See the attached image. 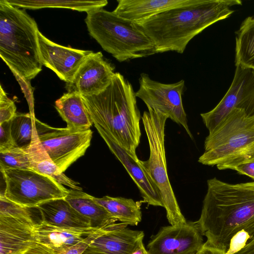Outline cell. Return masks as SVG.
<instances>
[{
	"mask_svg": "<svg viewBox=\"0 0 254 254\" xmlns=\"http://www.w3.org/2000/svg\"><path fill=\"white\" fill-rule=\"evenodd\" d=\"M207 184L196 222L207 244L234 254L254 237V182L232 184L213 178Z\"/></svg>",
	"mask_w": 254,
	"mask_h": 254,
	"instance_id": "cell-1",
	"label": "cell"
},
{
	"mask_svg": "<svg viewBox=\"0 0 254 254\" xmlns=\"http://www.w3.org/2000/svg\"><path fill=\"white\" fill-rule=\"evenodd\" d=\"M241 4L239 0H190L136 24L153 43L157 53L182 54L194 37L229 17L234 12L231 7Z\"/></svg>",
	"mask_w": 254,
	"mask_h": 254,
	"instance_id": "cell-2",
	"label": "cell"
},
{
	"mask_svg": "<svg viewBox=\"0 0 254 254\" xmlns=\"http://www.w3.org/2000/svg\"><path fill=\"white\" fill-rule=\"evenodd\" d=\"M94 127L102 137H108L138 158L136 149L141 137L140 114L135 92L130 82L115 72L101 93L82 96Z\"/></svg>",
	"mask_w": 254,
	"mask_h": 254,
	"instance_id": "cell-3",
	"label": "cell"
},
{
	"mask_svg": "<svg viewBox=\"0 0 254 254\" xmlns=\"http://www.w3.org/2000/svg\"><path fill=\"white\" fill-rule=\"evenodd\" d=\"M38 31L24 9L0 0V56L17 79L30 83L42 70Z\"/></svg>",
	"mask_w": 254,
	"mask_h": 254,
	"instance_id": "cell-4",
	"label": "cell"
},
{
	"mask_svg": "<svg viewBox=\"0 0 254 254\" xmlns=\"http://www.w3.org/2000/svg\"><path fill=\"white\" fill-rule=\"evenodd\" d=\"M254 159V117L235 108L206 137L204 151L199 163L232 169L236 165Z\"/></svg>",
	"mask_w": 254,
	"mask_h": 254,
	"instance_id": "cell-5",
	"label": "cell"
},
{
	"mask_svg": "<svg viewBox=\"0 0 254 254\" xmlns=\"http://www.w3.org/2000/svg\"><path fill=\"white\" fill-rule=\"evenodd\" d=\"M85 22L89 34L117 61L157 54L150 38L136 23L103 8L87 12Z\"/></svg>",
	"mask_w": 254,
	"mask_h": 254,
	"instance_id": "cell-6",
	"label": "cell"
},
{
	"mask_svg": "<svg viewBox=\"0 0 254 254\" xmlns=\"http://www.w3.org/2000/svg\"><path fill=\"white\" fill-rule=\"evenodd\" d=\"M142 121L148 141L150 154L146 161L139 162L160 197L171 225L187 222L178 205L168 175L165 147V127L168 117L161 112L147 108Z\"/></svg>",
	"mask_w": 254,
	"mask_h": 254,
	"instance_id": "cell-7",
	"label": "cell"
},
{
	"mask_svg": "<svg viewBox=\"0 0 254 254\" xmlns=\"http://www.w3.org/2000/svg\"><path fill=\"white\" fill-rule=\"evenodd\" d=\"M5 188L3 194L23 206L36 207L46 201L64 198L68 189L53 178L32 169L0 170Z\"/></svg>",
	"mask_w": 254,
	"mask_h": 254,
	"instance_id": "cell-8",
	"label": "cell"
},
{
	"mask_svg": "<svg viewBox=\"0 0 254 254\" xmlns=\"http://www.w3.org/2000/svg\"><path fill=\"white\" fill-rule=\"evenodd\" d=\"M36 127L39 139L46 152L64 172L71 165L85 154L90 145L92 131L79 132L66 128H55L36 118Z\"/></svg>",
	"mask_w": 254,
	"mask_h": 254,
	"instance_id": "cell-9",
	"label": "cell"
},
{
	"mask_svg": "<svg viewBox=\"0 0 254 254\" xmlns=\"http://www.w3.org/2000/svg\"><path fill=\"white\" fill-rule=\"evenodd\" d=\"M139 83L136 97L142 100L147 108L161 112L181 125L192 139L182 102L185 81L165 84L153 80L147 74L142 73L139 78Z\"/></svg>",
	"mask_w": 254,
	"mask_h": 254,
	"instance_id": "cell-10",
	"label": "cell"
},
{
	"mask_svg": "<svg viewBox=\"0 0 254 254\" xmlns=\"http://www.w3.org/2000/svg\"><path fill=\"white\" fill-rule=\"evenodd\" d=\"M236 66L233 81L224 97L212 110L200 114L209 133L235 108L254 117V69Z\"/></svg>",
	"mask_w": 254,
	"mask_h": 254,
	"instance_id": "cell-11",
	"label": "cell"
},
{
	"mask_svg": "<svg viewBox=\"0 0 254 254\" xmlns=\"http://www.w3.org/2000/svg\"><path fill=\"white\" fill-rule=\"evenodd\" d=\"M204 243L198 224H184L161 227L147 245L150 254H197Z\"/></svg>",
	"mask_w": 254,
	"mask_h": 254,
	"instance_id": "cell-12",
	"label": "cell"
},
{
	"mask_svg": "<svg viewBox=\"0 0 254 254\" xmlns=\"http://www.w3.org/2000/svg\"><path fill=\"white\" fill-rule=\"evenodd\" d=\"M114 66L101 52H93L82 63L72 80L66 83L67 92L82 96L97 95L109 86L115 74Z\"/></svg>",
	"mask_w": 254,
	"mask_h": 254,
	"instance_id": "cell-13",
	"label": "cell"
},
{
	"mask_svg": "<svg viewBox=\"0 0 254 254\" xmlns=\"http://www.w3.org/2000/svg\"><path fill=\"white\" fill-rule=\"evenodd\" d=\"M38 40L42 65L53 71L66 83L72 80L81 64L93 52L61 46L46 38L39 31Z\"/></svg>",
	"mask_w": 254,
	"mask_h": 254,
	"instance_id": "cell-14",
	"label": "cell"
},
{
	"mask_svg": "<svg viewBox=\"0 0 254 254\" xmlns=\"http://www.w3.org/2000/svg\"><path fill=\"white\" fill-rule=\"evenodd\" d=\"M127 226L121 222L104 228L82 254H130L144 234Z\"/></svg>",
	"mask_w": 254,
	"mask_h": 254,
	"instance_id": "cell-15",
	"label": "cell"
},
{
	"mask_svg": "<svg viewBox=\"0 0 254 254\" xmlns=\"http://www.w3.org/2000/svg\"><path fill=\"white\" fill-rule=\"evenodd\" d=\"M32 220L0 215V254H23L36 244Z\"/></svg>",
	"mask_w": 254,
	"mask_h": 254,
	"instance_id": "cell-16",
	"label": "cell"
},
{
	"mask_svg": "<svg viewBox=\"0 0 254 254\" xmlns=\"http://www.w3.org/2000/svg\"><path fill=\"white\" fill-rule=\"evenodd\" d=\"M99 230L92 227L85 229L61 228L41 221L35 224L34 233L37 243L48 248L55 254H60Z\"/></svg>",
	"mask_w": 254,
	"mask_h": 254,
	"instance_id": "cell-17",
	"label": "cell"
},
{
	"mask_svg": "<svg viewBox=\"0 0 254 254\" xmlns=\"http://www.w3.org/2000/svg\"><path fill=\"white\" fill-rule=\"evenodd\" d=\"M103 139L137 186L143 202L148 205L163 207L155 187L141 167L139 159L132 156L111 139L108 137Z\"/></svg>",
	"mask_w": 254,
	"mask_h": 254,
	"instance_id": "cell-18",
	"label": "cell"
},
{
	"mask_svg": "<svg viewBox=\"0 0 254 254\" xmlns=\"http://www.w3.org/2000/svg\"><path fill=\"white\" fill-rule=\"evenodd\" d=\"M37 207L42 221L47 224L67 228L92 227L91 220L77 211L64 198L51 200Z\"/></svg>",
	"mask_w": 254,
	"mask_h": 254,
	"instance_id": "cell-19",
	"label": "cell"
},
{
	"mask_svg": "<svg viewBox=\"0 0 254 254\" xmlns=\"http://www.w3.org/2000/svg\"><path fill=\"white\" fill-rule=\"evenodd\" d=\"M190 0H118L113 11L117 15L135 23L143 21L168 9L184 5Z\"/></svg>",
	"mask_w": 254,
	"mask_h": 254,
	"instance_id": "cell-20",
	"label": "cell"
},
{
	"mask_svg": "<svg viewBox=\"0 0 254 254\" xmlns=\"http://www.w3.org/2000/svg\"><path fill=\"white\" fill-rule=\"evenodd\" d=\"M59 115L66 123V128L75 132L90 129L93 122L82 97L75 92L64 93L55 103Z\"/></svg>",
	"mask_w": 254,
	"mask_h": 254,
	"instance_id": "cell-21",
	"label": "cell"
},
{
	"mask_svg": "<svg viewBox=\"0 0 254 254\" xmlns=\"http://www.w3.org/2000/svg\"><path fill=\"white\" fill-rule=\"evenodd\" d=\"M36 121V120H35ZM31 169L49 176L62 185L71 189L82 190L79 184L67 177L51 159L43 146L35 126L31 144L27 149Z\"/></svg>",
	"mask_w": 254,
	"mask_h": 254,
	"instance_id": "cell-22",
	"label": "cell"
},
{
	"mask_svg": "<svg viewBox=\"0 0 254 254\" xmlns=\"http://www.w3.org/2000/svg\"><path fill=\"white\" fill-rule=\"evenodd\" d=\"M64 199L77 211L91 220L92 228L102 229L117 221L94 200L93 196L82 190L69 189Z\"/></svg>",
	"mask_w": 254,
	"mask_h": 254,
	"instance_id": "cell-23",
	"label": "cell"
},
{
	"mask_svg": "<svg viewBox=\"0 0 254 254\" xmlns=\"http://www.w3.org/2000/svg\"><path fill=\"white\" fill-rule=\"evenodd\" d=\"M94 200L104 207L113 217L127 225L136 226L141 221V203L132 199L108 195Z\"/></svg>",
	"mask_w": 254,
	"mask_h": 254,
	"instance_id": "cell-24",
	"label": "cell"
},
{
	"mask_svg": "<svg viewBox=\"0 0 254 254\" xmlns=\"http://www.w3.org/2000/svg\"><path fill=\"white\" fill-rule=\"evenodd\" d=\"M6 1L12 5L19 8H22L24 9L60 8L86 12L102 8L108 3L106 0H6Z\"/></svg>",
	"mask_w": 254,
	"mask_h": 254,
	"instance_id": "cell-25",
	"label": "cell"
},
{
	"mask_svg": "<svg viewBox=\"0 0 254 254\" xmlns=\"http://www.w3.org/2000/svg\"><path fill=\"white\" fill-rule=\"evenodd\" d=\"M235 65L254 69V16H249L236 31Z\"/></svg>",
	"mask_w": 254,
	"mask_h": 254,
	"instance_id": "cell-26",
	"label": "cell"
},
{
	"mask_svg": "<svg viewBox=\"0 0 254 254\" xmlns=\"http://www.w3.org/2000/svg\"><path fill=\"white\" fill-rule=\"evenodd\" d=\"M36 117L29 113H17L10 122L11 136L16 146L27 149L32 141Z\"/></svg>",
	"mask_w": 254,
	"mask_h": 254,
	"instance_id": "cell-27",
	"label": "cell"
},
{
	"mask_svg": "<svg viewBox=\"0 0 254 254\" xmlns=\"http://www.w3.org/2000/svg\"><path fill=\"white\" fill-rule=\"evenodd\" d=\"M0 170L31 169L27 149L14 146L0 151Z\"/></svg>",
	"mask_w": 254,
	"mask_h": 254,
	"instance_id": "cell-28",
	"label": "cell"
},
{
	"mask_svg": "<svg viewBox=\"0 0 254 254\" xmlns=\"http://www.w3.org/2000/svg\"><path fill=\"white\" fill-rule=\"evenodd\" d=\"M36 207L22 206L8 200L4 196L0 195V215L34 220L33 210Z\"/></svg>",
	"mask_w": 254,
	"mask_h": 254,
	"instance_id": "cell-29",
	"label": "cell"
},
{
	"mask_svg": "<svg viewBox=\"0 0 254 254\" xmlns=\"http://www.w3.org/2000/svg\"><path fill=\"white\" fill-rule=\"evenodd\" d=\"M16 107L0 86V124L10 121L16 114Z\"/></svg>",
	"mask_w": 254,
	"mask_h": 254,
	"instance_id": "cell-30",
	"label": "cell"
},
{
	"mask_svg": "<svg viewBox=\"0 0 254 254\" xmlns=\"http://www.w3.org/2000/svg\"><path fill=\"white\" fill-rule=\"evenodd\" d=\"M104 228L91 234L82 241L69 247L60 254H82L91 242L100 234Z\"/></svg>",
	"mask_w": 254,
	"mask_h": 254,
	"instance_id": "cell-31",
	"label": "cell"
},
{
	"mask_svg": "<svg viewBox=\"0 0 254 254\" xmlns=\"http://www.w3.org/2000/svg\"><path fill=\"white\" fill-rule=\"evenodd\" d=\"M0 151L16 146L10 131V122L0 124Z\"/></svg>",
	"mask_w": 254,
	"mask_h": 254,
	"instance_id": "cell-32",
	"label": "cell"
},
{
	"mask_svg": "<svg viewBox=\"0 0 254 254\" xmlns=\"http://www.w3.org/2000/svg\"><path fill=\"white\" fill-rule=\"evenodd\" d=\"M232 170L254 179V159L241 162L233 167Z\"/></svg>",
	"mask_w": 254,
	"mask_h": 254,
	"instance_id": "cell-33",
	"label": "cell"
},
{
	"mask_svg": "<svg viewBox=\"0 0 254 254\" xmlns=\"http://www.w3.org/2000/svg\"><path fill=\"white\" fill-rule=\"evenodd\" d=\"M23 254H55L54 252L40 244L36 243L31 247Z\"/></svg>",
	"mask_w": 254,
	"mask_h": 254,
	"instance_id": "cell-34",
	"label": "cell"
},
{
	"mask_svg": "<svg viewBox=\"0 0 254 254\" xmlns=\"http://www.w3.org/2000/svg\"><path fill=\"white\" fill-rule=\"evenodd\" d=\"M197 254H225V253L205 242Z\"/></svg>",
	"mask_w": 254,
	"mask_h": 254,
	"instance_id": "cell-35",
	"label": "cell"
},
{
	"mask_svg": "<svg viewBox=\"0 0 254 254\" xmlns=\"http://www.w3.org/2000/svg\"><path fill=\"white\" fill-rule=\"evenodd\" d=\"M234 254H254V237L244 247Z\"/></svg>",
	"mask_w": 254,
	"mask_h": 254,
	"instance_id": "cell-36",
	"label": "cell"
},
{
	"mask_svg": "<svg viewBox=\"0 0 254 254\" xmlns=\"http://www.w3.org/2000/svg\"><path fill=\"white\" fill-rule=\"evenodd\" d=\"M130 254H150L147 250L145 248L143 241L140 242Z\"/></svg>",
	"mask_w": 254,
	"mask_h": 254,
	"instance_id": "cell-37",
	"label": "cell"
}]
</instances>
